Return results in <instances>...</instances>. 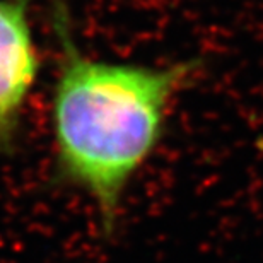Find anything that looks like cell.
<instances>
[{"instance_id":"cell-1","label":"cell","mask_w":263,"mask_h":263,"mask_svg":"<svg viewBox=\"0 0 263 263\" xmlns=\"http://www.w3.org/2000/svg\"><path fill=\"white\" fill-rule=\"evenodd\" d=\"M51 17L62 45L51 106L57 170L92 200L103 234L111 236L130 185L159 149L173 103L200 62L92 60L79 51L64 4H53Z\"/></svg>"},{"instance_id":"cell-2","label":"cell","mask_w":263,"mask_h":263,"mask_svg":"<svg viewBox=\"0 0 263 263\" xmlns=\"http://www.w3.org/2000/svg\"><path fill=\"white\" fill-rule=\"evenodd\" d=\"M33 0H0V152L10 151L40 60L28 10Z\"/></svg>"}]
</instances>
